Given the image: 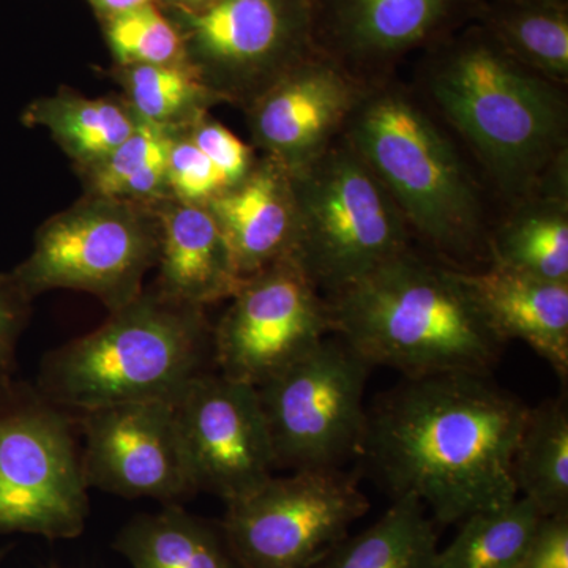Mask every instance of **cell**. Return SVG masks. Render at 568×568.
Returning a JSON list of instances; mask_svg holds the SVG:
<instances>
[{
    "label": "cell",
    "mask_w": 568,
    "mask_h": 568,
    "mask_svg": "<svg viewBox=\"0 0 568 568\" xmlns=\"http://www.w3.org/2000/svg\"><path fill=\"white\" fill-rule=\"evenodd\" d=\"M540 519L523 496L469 515L452 544L439 549V568H518Z\"/></svg>",
    "instance_id": "d4e9b609"
},
{
    "label": "cell",
    "mask_w": 568,
    "mask_h": 568,
    "mask_svg": "<svg viewBox=\"0 0 568 568\" xmlns=\"http://www.w3.org/2000/svg\"><path fill=\"white\" fill-rule=\"evenodd\" d=\"M450 0H338L336 28L361 58H387L413 48L439 24Z\"/></svg>",
    "instance_id": "cb8c5ba5"
},
{
    "label": "cell",
    "mask_w": 568,
    "mask_h": 568,
    "mask_svg": "<svg viewBox=\"0 0 568 568\" xmlns=\"http://www.w3.org/2000/svg\"><path fill=\"white\" fill-rule=\"evenodd\" d=\"M78 435V414L36 384H0V536L70 540L84 532L91 507Z\"/></svg>",
    "instance_id": "52a82bcc"
},
{
    "label": "cell",
    "mask_w": 568,
    "mask_h": 568,
    "mask_svg": "<svg viewBox=\"0 0 568 568\" xmlns=\"http://www.w3.org/2000/svg\"><path fill=\"white\" fill-rule=\"evenodd\" d=\"M160 223L152 204L91 196L40 227L11 278L29 298L54 290L95 295L111 312L144 291L156 267Z\"/></svg>",
    "instance_id": "ba28073f"
},
{
    "label": "cell",
    "mask_w": 568,
    "mask_h": 568,
    "mask_svg": "<svg viewBox=\"0 0 568 568\" xmlns=\"http://www.w3.org/2000/svg\"><path fill=\"white\" fill-rule=\"evenodd\" d=\"M332 332L365 364L406 377L487 375L504 343L458 271L405 252L327 301Z\"/></svg>",
    "instance_id": "7a4b0ae2"
},
{
    "label": "cell",
    "mask_w": 568,
    "mask_h": 568,
    "mask_svg": "<svg viewBox=\"0 0 568 568\" xmlns=\"http://www.w3.org/2000/svg\"><path fill=\"white\" fill-rule=\"evenodd\" d=\"M151 0H91L93 7L100 11V13L112 17V14L121 13V11L136 9V7L144 6Z\"/></svg>",
    "instance_id": "836d02e7"
},
{
    "label": "cell",
    "mask_w": 568,
    "mask_h": 568,
    "mask_svg": "<svg viewBox=\"0 0 568 568\" xmlns=\"http://www.w3.org/2000/svg\"><path fill=\"white\" fill-rule=\"evenodd\" d=\"M305 0H213L186 11L190 67L219 100L248 106L301 58Z\"/></svg>",
    "instance_id": "7c38bea8"
},
{
    "label": "cell",
    "mask_w": 568,
    "mask_h": 568,
    "mask_svg": "<svg viewBox=\"0 0 568 568\" xmlns=\"http://www.w3.org/2000/svg\"><path fill=\"white\" fill-rule=\"evenodd\" d=\"M368 510L351 474L295 470L226 504L220 525L241 568H315Z\"/></svg>",
    "instance_id": "30bf717a"
},
{
    "label": "cell",
    "mask_w": 568,
    "mask_h": 568,
    "mask_svg": "<svg viewBox=\"0 0 568 568\" xmlns=\"http://www.w3.org/2000/svg\"><path fill=\"white\" fill-rule=\"evenodd\" d=\"M429 92L510 196H532L566 162L567 108L559 89L506 51L467 44L437 67Z\"/></svg>",
    "instance_id": "277c9868"
},
{
    "label": "cell",
    "mask_w": 568,
    "mask_h": 568,
    "mask_svg": "<svg viewBox=\"0 0 568 568\" xmlns=\"http://www.w3.org/2000/svg\"><path fill=\"white\" fill-rule=\"evenodd\" d=\"M466 290L500 342L521 339L564 381L568 376V283L547 282L493 265L459 272Z\"/></svg>",
    "instance_id": "ac0fdd59"
},
{
    "label": "cell",
    "mask_w": 568,
    "mask_h": 568,
    "mask_svg": "<svg viewBox=\"0 0 568 568\" xmlns=\"http://www.w3.org/2000/svg\"><path fill=\"white\" fill-rule=\"evenodd\" d=\"M183 132L189 134L190 140L211 160L213 166L222 174L227 189H233L244 181L256 163L252 149L241 138L207 115L186 126Z\"/></svg>",
    "instance_id": "4dcf8cb0"
},
{
    "label": "cell",
    "mask_w": 568,
    "mask_h": 568,
    "mask_svg": "<svg viewBox=\"0 0 568 568\" xmlns=\"http://www.w3.org/2000/svg\"><path fill=\"white\" fill-rule=\"evenodd\" d=\"M24 122L50 130L84 173L99 166L140 123L125 102L85 99L71 92L37 100L26 110Z\"/></svg>",
    "instance_id": "7402d4cb"
},
{
    "label": "cell",
    "mask_w": 568,
    "mask_h": 568,
    "mask_svg": "<svg viewBox=\"0 0 568 568\" xmlns=\"http://www.w3.org/2000/svg\"><path fill=\"white\" fill-rule=\"evenodd\" d=\"M528 197L489 241L493 265L568 283L567 192Z\"/></svg>",
    "instance_id": "44dd1931"
},
{
    "label": "cell",
    "mask_w": 568,
    "mask_h": 568,
    "mask_svg": "<svg viewBox=\"0 0 568 568\" xmlns=\"http://www.w3.org/2000/svg\"><path fill=\"white\" fill-rule=\"evenodd\" d=\"M213 369L204 308L152 287L95 331L44 355L33 384L54 405L81 414L123 403L175 405L194 379Z\"/></svg>",
    "instance_id": "3957f363"
},
{
    "label": "cell",
    "mask_w": 568,
    "mask_h": 568,
    "mask_svg": "<svg viewBox=\"0 0 568 568\" xmlns=\"http://www.w3.org/2000/svg\"><path fill=\"white\" fill-rule=\"evenodd\" d=\"M508 55L552 82L568 78L567 14L548 3L521 7L499 21Z\"/></svg>",
    "instance_id": "83f0119b"
},
{
    "label": "cell",
    "mask_w": 568,
    "mask_h": 568,
    "mask_svg": "<svg viewBox=\"0 0 568 568\" xmlns=\"http://www.w3.org/2000/svg\"><path fill=\"white\" fill-rule=\"evenodd\" d=\"M106 36L122 67L186 62L185 44L151 2L108 17Z\"/></svg>",
    "instance_id": "f1b7e54d"
},
{
    "label": "cell",
    "mask_w": 568,
    "mask_h": 568,
    "mask_svg": "<svg viewBox=\"0 0 568 568\" xmlns=\"http://www.w3.org/2000/svg\"><path fill=\"white\" fill-rule=\"evenodd\" d=\"M194 487L230 504L274 477L275 457L257 388L213 372L174 405Z\"/></svg>",
    "instance_id": "5bb4252c"
},
{
    "label": "cell",
    "mask_w": 568,
    "mask_h": 568,
    "mask_svg": "<svg viewBox=\"0 0 568 568\" xmlns=\"http://www.w3.org/2000/svg\"><path fill=\"white\" fill-rule=\"evenodd\" d=\"M121 84L126 104L138 121L181 132L207 115L220 102L189 62L171 65L122 67Z\"/></svg>",
    "instance_id": "4316f807"
},
{
    "label": "cell",
    "mask_w": 568,
    "mask_h": 568,
    "mask_svg": "<svg viewBox=\"0 0 568 568\" xmlns=\"http://www.w3.org/2000/svg\"><path fill=\"white\" fill-rule=\"evenodd\" d=\"M3 556H6V551H3V549H0V560H2Z\"/></svg>",
    "instance_id": "d590c367"
},
{
    "label": "cell",
    "mask_w": 568,
    "mask_h": 568,
    "mask_svg": "<svg viewBox=\"0 0 568 568\" xmlns=\"http://www.w3.org/2000/svg\"><path fill=\"white\" fill-rule=\"evenodd\" d=\"M365 364L345 342L324 338L257 388L275 469H332L361 457L366 432Z\"/></svg>",
    "instance_id": "9c48e42d"
},
{
    "label": "cell",
    "mask_w": 568,
    "mask_h": 568,
    "mask_svg": "<svg viewBox=\"0 0 568 568\" xmlns=\"http://www.w3.org/2000/svg\"><path fill=\"white\" fill-rule=\"evenodd\" d=\"M518 568H568V514L541 517Z\"/></svg>",
    "instance_id": "d6a6232c"
},
{
    "label": "cell",
    "mask_w": 568,
    "mask_h": 568,
    "mask_svg": "<svg viewBox=\"0 0 568 568\" xmlns=\"http://www.w3.org/2000/svg\"><path fill=\"white\" fill-rule=\"evenodd\" d=\"M31 302L10 274H0V384L13 377L18 343L28 324Z\"/></svg>",
    "instance_id": "1f68e13d"
},
{
    "label": "cell",
    "mask_w": 568,
    "mask_h": 568,
    "mask_svg": "<svg viewBox=\"0 0 568 568\" xmlns=\"http://www.w3.org/2000/svg\"><path fill=\"white\" fill-rule=\"evenodd\" d=\"M529 406L487 375L407 377L366 413L361 457L394 496H413L433 521L517 499L514 454Z\"/></svg>",
    "instance_id": "6da1fadb"
},
{
    "label": "cell",
    "mask_w": 568,
    "mask_h": 568,
    "mask_svg": "<svg viewBox=\"0 0 568 568\" xmlns=\"http://www.w3.org/2000/svg\"><path fill=\"white\" fill-rule=\"evenodd\" d=\"M152 205L160 223L159 278L153 287L164 297L201 308L233 297L244 278L209 209L174 197Z\"/></svg>",
    "instance_id": "e0dca14e"
},
{
    "label": "cell",
    "mask_w": 568,
    "mask_h": 568,
    "mask_svg": "<svg viewBox=\"0 0 568 568\" xmlns=\"http://www.w3.org/2000/svg\"><path fill=\"white\" fill-rule=\"evenodd\" d=\"M346 140L386 186L407 226L448 254L476 250L484 211L474 179L446 134L398 89L364 93Z\"/></svg>",
    "instance_id": "5b68a950"
},
{
    "label": "cell",
    "mask_w": 568,
    "mask_h": 568,
    "mask_svg": "<svg viewBox=\"0 0 568 568\" xmlns=\"http://www.w3.org/2000/svg\"><path fill=\"white\" fill-rule=\"evenodd\" d=\"M212 327L215 369L261 387L332 332L327 302L291 260L246 276Z\"/></svg>",
    "instance_id": "8fae6325"
},
{
    "label": "cell",
    "mask_w": 568,
    "mask_h": 568,
    "mask_svg": "<svg viewBox=\"0 0 568 568\" xmlns=\"http://www.w3.org/2000/svg\"><path fill=\"white\" fill-rule=\"evenodd\" d=\"M168 2L175 3V6L182 7L185 11H193L203 9L209 6L213 0H168Z\"/></svg>",
    "instance_id": "e575fe53"
},
{
    "label": "cell",
    "mask_w": 568,
    "mask_h": 568,
    "mask_svg": "<svg viewBox=\"0 0 568 568\" xmlns=\"http://www.w3.org/2000/svg\"><path fill=\"white\" fill-rule=\"evenodd\" d=\"M89 489L182 506L197 495L174 405L123 403L78 414Z\"/></svg>",
    "instance_id": "4fadbf2b"
},
{
    "label": "cell",
    "mask_w": 568,
    "mask_h": 568,
    "mask_svg": "<svg viewBox=\"0 0 568 568\" xmlns=\"http://www.w3.org/2000/svg\"><path fill=\"white\" fill-rule=\"evenodd\" d=\"M514 478L518 495L541 517L568 514V410L562 399L529 407L517 448Z\"/></svg>",
    "instance_id": "603a6c76"
},
{
    "label": "cell",
    "mask_w": 568,
    "mask_h": 568,
    "mask_svg": "<svg viewBox=\"0 0 568 568\" xmlns=\"http://www.w3.org/2000/svg\"><path fill=\"white\" fill-rule=\"evenodd\" d=\"M362 95L332 63L298 62L246 106L254 144L295 173L334 142Z\"/></svg>",
    "instance_id": "9a60e30c"
},
{
    "label": "cell",
    "mask_w": 568,
    "mask_h": 568,
    "mask_svg": "<svg viewBox=\"0 0 568 568\" xmlns=\"http://www.w3.org/2000/svg\"><path fill=\"white\" fill-rule=\"evenodd\" d=\"M290 257L317 291L339 293L407 250L405 216L347 140L291 173Z\"/></svg>",
    "instance_id": "8992f818"
},
{
    "label": "cell",
    "mask_w": 568,
    "mask_h": 568,
    "mask_svg": "<svg viewBox=\"0 0 568 568\" xmlns=\"http://www.w3.org/2000/svg\"><path fill=\"white\" fill-rule=\"evenodd\" d=\"M112 548L133 568H241L220 521L163 506L122 526Z\"/></svg>",
    "instance_id": "d6986e66"
},
{
    "label": "cell",
    "mask_w": 568,
    "mask_h": 568,
    "mask_svg": "<svg viewBox=\"0 0 568 568\" xmlns=\"http://www.w3.org/2000/svg\"><path fill=\"white\" fill-rule=\"evenodd\" d=\"M230 246L241 278L290 257L295 230L293 175L271 156L205 204Z\"/></svg>",
    "instance_id": "2e32d148"
},
{
    "label": "cell",
    "mask_w": 568,
    "mask_h": 568,
    "mask_svg": "<svg viewBox=\"0 0 568 568\" xmlns=\"http://www.w3.org/2000/svg\"><path fill=\"white\" fill-rule=\"evenodd\" d=\"M315 568H439L435 521L416 497H398L375 525L343 538Z\"/></svg>",
    "instance_id": "ffe728a7"
},
{
    "label": "cell",
    "mask_w": 568,
    "mask_h": 568,
    "mask_svg": "<svg viewBox=\"0 0 568 568\" xmlns=\"http://www.w3.org/2000/svg\"><path fill=\"white\" fill-rule=\"evenodd\" d=\"M174 130L138 123L134 132L89 175L91 196L118 197L153 204L171 197L168 190V155Z\"/></svg>",
    "instance_id": "484cf974"
},
{
    "label": "cell",
    "mask_w": 568,
    "mask_h": 568,
    "mask_svg": "<svg viewBox=\"0 0 568 568\" xmlns=\"http://www.w3.org/2000/svg\"><path fill=\"white\" fill-rule=\"evenodd\" d=\"M168 190L181 203L205 205L230 189L211 160L181 130L168 155Z\"/></svg>",
    "instance_id": "f546056e"
}]
</instances>
